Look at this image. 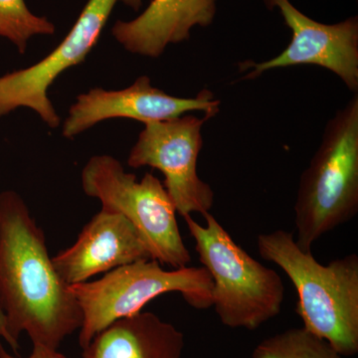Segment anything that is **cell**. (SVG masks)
Returning <instances> with one entry per match:
<instances>
[{"label": "cell", "instance_id": "cell-15", "mask_svg": "<svg viewBox=\"0 0 358 358\" xmlns=\"http://www.w3.org/2000/svg\"><path fill=\"white\" fill-rule=\"evenodd\" d=\"M55 26L46 17L35 15L24 0H0V37L15 45L20 54L27 50L35 35H52Z\"/></svg>", "mask_w": 358, "mask_h": 358}, {"label": "cell", "instance_id": "cell-18", "mask_svg": "<svg viewBox=\"0 0 358 358\" xmlns=\"http://www.w3.org/2000/svg\"><path fill=\"white\" fill-rule=\"evenodd\" d=\"M127 6L131 7L134 10H138L143 4V0H121Z\"/></svg>", "mask_w": 358, "mask_h": 358}, {"label": "cell", "instance_id": "cell-5", "mask_svg": "<svg viewBox=\"0 0 358 358\" xmlns=\"http://www.w3.org/2000/svg\"><path fill=\"white\" fill-rule=\"evenodd\" d=\"M212 281L204 267L164 270L157 260L136 261L106 273L95 281L72 285L69 289L81 308L79 345L92 339L115 320L141 312L157 296L178 292L197 310L212 307Z\"/></svg>", "mask_w": 358, "mask_h": 358}, {"label": "cell", "instance_id": "cell-17", "mask_svg": "<svg viewBox=\"0 0 358 358\" xmlns=\"http://www.w3.org/2000/svg\"><path fill=\"white\" fill-rule=\"evenodd\" d=\"M0 338H3L6 343H9L8 334H7L6 329V319L1 312H0Z\"/></svg>", "mask_w": 358, "mask_h": 358}, {"label": "cell", "instance_id": "cell-14", "mask_svg": "<svg viewBox=\"0 0 358 358\" xmlns=\"http://www.w3.org/2000/svg\"><path fill=\"white\" fill-rule=\"evenodd\" d=\"M324 339L303 327L289 329L264 339L252 358H343Z\"/></svg>", "mask_w": 358, "mask_h": 358}, {"label": "cell", "instance_id": "cell-11", "mask_svg": "<svg viewBox=\"0 0 358 358\" xmlns=\"http://www.w3.org/2000/svg\"><path fill=\"white\" fill-rule=\"evenodd\" d=\"M147 245L128 219L101 209L84 226L77 241L52 258L61 279L68 285L82 284L141 260H150Z\"/></svg>", "mask_w": 358, "mask_h": 358}, {"label": "cell", "instance_id": "cell-6", "mask_svg": "<svg viewBox=\"0 0 358 358\" xmlns=\"http://www.w3.org/2000/svg\"><path fill=\"white\" fill-rule=\"evenodd\" d=\"M82 187L100 200L102 209L117 212L133 224L150 258L174 268L186 267L192 255L179 231L176 209L164 183L148 173L140 181L110 155H95L84 166Z\"/></svg>", "mask_w": 358, "mask_h": 358}, {"label": "cell", "instance_id": "cell-12", "mask_svg": "<svg viewBox=\"0 0 358 358\" xmlns=\"http://www.w3.org/2000/svg\"><path fill=\"white\" fill-rule=\"evenodd\" d=\"M215 14L216 0H152L136 20H117L112 34L131 53L157 58L169 44L189 39L194 26L210 25Z\"/></svg>", "mask_w": 358, "mask_h": 358}, {"label": "cell", "instance_id": "cell-2", "mask_svg": "<svg viewBox=\"0 0 358 358\" xmlns=\"http://www.w3.org/2000/svg\"><path fill=\"white\" fill-rule=\"evenodd\" d=\"M264 260L279 266L293 282L303 329L324 339L343 357L358 352V256L322 265L296 244L294 233L275 230L257 237Z\"/></svg>", "mask_w": 358, "mask_h": 358}, {"label": "cell", "instance_id": "cell-4", "mask_svg": "<svg viewBox=\"0 0 358 358\" xmlns=\"http://www.w3.org/2000/svg\"><path fill=\"white\" fill-rule=\"evenodd\" d=\"M205 225L185 216L200 262L208 271L212 307L225 327L254 331L281 313L285 286L281 275L249 255L208 212Z\"/></svg>", "mask_w": 358, "mask_h": 358}, {"label": "cell", "instance_id": "cell-16", "mask_svg": "<svg viewBox=\"0 0 358 358\" xmlns=\"http://www.w3.org/2000/svg\"><path fill=\"white\" fill-rule=\"evenodd\" d=\"M0 358H21L13 357L10 353L6 352V348L2 346L0 343ZM27 358H68L65 355H61L60 352H55V350H47V348H42L39 345H33L31 355Z\"/></svg>", "mask_w": 358, "mask_h": 358}, {"label": "cell", "instance_id": "cell-9", "mask_svg": "<svg viewBox=\"0 0 358 358\" xmlns=\"http://www.w3.org/2000/svg\"><path fill=\"white\" fill-rule=\"evenodd\" d=\"M268 8H279L282 20L292 30L291 42L281 54L265 62H244L241 71H249L244 79H256L278 68L315 65L331 71L350 91L358 90L357 16L324 24L308 17L289 0H265Z\"/></svg>", "mask_w": 358, "mask_h": 358}, {"label": "cell", "instance_id": "cell-1", "mask_svg": "<svg viewBox=\"0 0 358 358\" xmlns=\"http://www.w3.org/2000/svg\"><path fill=\"white\" fill-rule=\"evenodd\" d=\"M0 312L13 352L20 334L57 352L82 326L81 308L59 275L43 230L13 190L0 193Z\"/></svg>", "mask_w": 358, "mask_h": 358}, {"label": "cell", "instance_id": "cell-13", "mask_svg": "<svg viewBox=\"0 0 358 358\" xmlns=\"http://www.w3.org/2000/svg\"><path fill=\"white\" fill-rule=\"evenodd\" d=\"M185 336L152 313L115 320L92 339L83 358H181Z\"/></svg>", "mask_w": 358, "mask_h": 358}, {"label": "cell", "instance_id": "cell-8", "mask_svg": "<svg viewBox=\"0 0 358 358\" xmlns=\"http://www.w3.org/2000/svg\"><path fill=\"white\" fill-rule=\"evenodd\" d=\"M117 1L89 0L67 36L46 57L0 77V117L18 108H28L49 128H58L60 115L48 96V90L63 72L84 62Z\"/></svg>", "mask_w": 358, "mask_h": 358}, {"label": "cell", "instance_id": "cell-7", "mask_svg": "<svg viewBox=\"0 0 358 358\" xmlns=\"http://www.w3.org/2000/svg\"><path fill=\"white\" fill-rule=\"evenodd\" d=\"M209 119L183 115L148 122L129 152V166H150L164 174V187L181 217L194 212L203 215L213 207V190L197 173L202 127Z\"/></svg>", "mask_w": 358, "mask_h": 358}, {"label": "cell", "instance_id": "cell-10", "mask_svg": "<svg viewBox=\"0 0 358 358\" xmlns=\"http://www.w3.org/2000/svg\"><path fill=\"white\" fill-rule=\"evenodd\" d=\"M219 107L220 101L209 90H202L194 98H178L155 88L150 78L141 76L126 89L94 88L78 96L63 124L62 134L66 138H74L110 119L148 124L167 121L193 110L203 112L211 119L218 114Z\"/></svg>", "mask_w": 358, "mask_h": 358}, {"label": "cell", "instance_id": "cell-3", "mask_svg": "<svg viewBox=\"0 0 358 358\" xmlns=\"http://www.w3.org/2000/svg\"><path fill=\"white\" fill-rule=\"evenodd\" d=\"M294 210L296 244L312 252L329 232L358 212V96L327 122L322 143L301 174Z\"/></svg>", "mask_w": 358, "mask_h": 358}]
</instances>
